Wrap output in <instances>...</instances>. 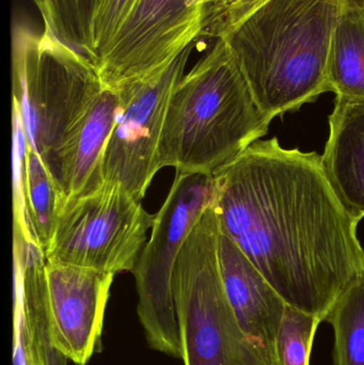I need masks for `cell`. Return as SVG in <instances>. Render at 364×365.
Segmentation results:
<instances>
[{"label": "cell", "instance_id": "6da1fadb", "mask_svg": "<svg viewBox=\"0 0 364 365\" xmlns=\"http://www.w3.org/2000/svg\"><path fill=\"white\" fill-rule=\"evenodd\" d=\"M220 232L288 306L325 322L364 277L358 221L331 188L321 155L258 140L213 173Z\"/></svg>", "mask_w": 364, "mask_h": 365}, {"label": "cell", "instance_id": "7a4b0ae2", "mask_svg": "<svg viewBox=\"0 0 364 365\" xmlns=\"http://www.w3.org/2000/svg\"><path fill=\"white\" fill-rule=\"evenodd\" d=\"M344 2L264 0L222 36L267 117L329 92V51Z\"/></svg>", "mask_w": 364, "mask_h": 365}, {"label": "cell", "instance_id": "3957f363", "mask_svg": "<svg viewBox=\"0 0 364 365\" xmlns=\"http://www.w3.org/2000/svg\"><path fill=\"white\" fill-rule=\"evenodd\" d=\"M273 119L254 100L224 38L184 75L171 96L158 170L213 175L269 133Z\"/></svg>", "mask_w": 364, "mask_h": 365}, {"label": "cell", "instance_id": "277c9868", "mask_svg": "<svg viewBox=\"0 0 364 365\" xmlns=\"http://www.w3.org/2000/svg\"><path fill=\"white\" fill-rule=\"evenodd\" d=\"M12 102L30 148L49 169L75 122L104 87L91 60L44 30L13 31Z\"/></svg>", "mask_w": 364, "mask_h": 365}, {"label": "cell", "instance_id": "5b68a950", "mask_svg": "<svg viewBox=\"0 0 364 365\" xmlns=\"http://www.w3.org/2000/svg\"><path fill=\"white\" fill-rule=\"evenodd\" d=\"M219 223L209 204L186 237L172 274L184 365H271L237 323L218 261Z\"/></svg>", "mask_w": 364, "mask_h": 365}, {"label": "cell", "instance_id": "8992f818", "mask_svg": "<svg viewBox=\"0 0 364 365\" xmlns=\"http://www.w3.org/2000/svg\"><path fill=\"white\" fill-rule=\"evenodd\" d=\"M213 175L177 173L149 240L132 269L137 313L152 349L182 359L181 334L172 291V274L186 237L213 201Z\"/></svg>", "mask_w": 364, "mask_h": 365}, {"label": "cell", "instance_id": "52a82bcc", "mask_svg": "<svg viewBox=\"0 0 364 365\" xmlns=\"http://www.w3.org/2000/svg\"><path fill=\"white\" fill-rule=\"evenodd\" d=\"M153 220L141 201L104 182L87 195L62 197L45 259L113 274L132 272Z\"/></svg>", "mask_w": 364, "mask_h": 365}, {"label": "cell", "instance_id": "ba28073f", "mask_svg": "<svg viewBox=\"0 0 364 365\" xmlns=\"http://www.w3.org/2000/svg\"><path fill=\"white\" fill-rule=\"evenodd\" d=\"M194 44L165 68L115 89L119 106L105 149L103 178L105 182L119 185L139 201L160 171L158 148L169 102L183 78Z\"/></svg>", "mask_w": 364, "mask_h": 365}, {"label": "cell", "instance_id": "9c48e42d", "mask_svg": "<svg viewBox=\"0 0 364 365\" xmlns=\"http://www.w3.org/2000/svg\"><path fill=\"white\" fill-rule=\"evenodd\" d=\"M207 0H137L96 63L110 89L168 66L202 36Z\"/></svg>", "mask_w": 364, "mask_h": 365}, {"label": "cell", "instance_id": "30bf717a", "mask_svg": "<svg viewBox=\"0 0 364 365\" xmlns=\"http://www.w3.org/2000/svg\"><path fill=\"white\" fill-rule=\"evenodd\" d=\"M45 277L51 342L70 361L85 365L100 349L115 274L46 261Z\"/></svg>", "mask_w": 364, "mask_h": 365}, {"label": "cell", "instance_id": "8fae6325", "mask_svg": "<svg viewBox=\"0 0 364 365\" xmlns=\"http://www.w3.org/2000/svg\"><path fill=\"white\" fill-rule=\"evenodd\" d=\"M218 261L227 298L239 327L271 365H278L277 336L286 302L243 251L222 232Z\"/></svg>", "mask_w": 364, "mask_h": 365}, {"label": "cell", "instance_id": "7c38bea8", "mask_svg": "<svg viewBox=\"0 0 364 365\" xmlns=\"http://www.w3.org/2000/svg\"><path fill=\"white\" fill-rule=\"evenodd\" d=\"M45 264L38 242L13 231L14 351L21 365H68L49 334Z\"/></svg>", "mask_w": 364, "mask_h": 365}, {"label": "cell", "instance_id": "4fadbf2b", "mask_svg": "<svg viewBox=\"0 0 364 365\" xmlns=\"http://www.w3.org/2000/svg\"><path fill=\"white\" fill-rule=\"evenodd\" d=\"M118 106V92L104 86L56 153L48 170L66 199L87 195L104 184L103 160Z\"/></svg>", "mask_w": 364, "mask_h": 365}, {"label": "cell", "instance_id": "5bb4252c", "mask_svg": "<svg viewBox=\"0 0 364 365\" xmlns=\"http://www.w3.org/2000/svg\"><path fill=\"white\" fill-rule=\"evenodd\" d=\"M323 170L346 212L364 218V100L336 96Z\"/></svg>", "mask_w": 364, "mask_h": 365}, {"label": "cell", "instance_id": "9a60e30c", "mask_svg": "<svg viewBox=\"0 0 364 365\" xmlns=\"http://www.w3.org/2000/svg\"><path fill=\"white\" fill-rule=\"evenodd\" d=\"M329 92L364 100V6L345 0L331 38Z\"/></svg>", "mask_w": 364, "mask_h": 365}, {"label": "cell", "instance_id": "2e32d148", "mask_svg": "<svg viewBox=\"0 0 364 365\" xmlns=\"http://www.w3.org/2000/svg\"><path fill=\"white\" fill-rule=\"evenodd\" d=\"M325 322L335 331V365H364V277L340 295Z\"/></svg>", "mask_w": 364, "mask_h": 365}, {"label": "cell", "instance_id": "e0dca14e", "mask_svg": "<svg viewBox=\"0 0 364 365\" xmlns=\"http://www.w3.org/2000/svg\"><path fill=\"white\" fill-rule=\"evenodd\" d=\"M62 195L42 158L28 147L25 163V201L36 242L46 250Z\"/></svg>", "mask_w": 364, "mask_h": 365}, {"label": "cell", "instance_id": "ac0fdd59", "mask_svg": "<svg viewBox=\"0 0 364 365\" xmlns=\"http://www.w3.org/2000/svg\"><path fill=\"white\" fill-rule=\"evenodd\" d=\"M323 319L286 306L277 336L278 365H310L314 336Z\"/></svg>", "mask_w": 364, "mask_h": 365}, {"label": "cell", "instance_id": "d6986e66", "mask_svg": "<svg viewBox=\"0 0 364 365\" xmlns=\"http://www.w3.org/2000/svg\"><path fill=\"white\" fill-rule=\"evenodd\" d=\"M137 0H98L92 21L95 66L136 6Z\"/></svg>", "mask_w": 364, "mask_h": 365}, {"label": "cell", "instance_id": "ffe728a7", "mask_svg": "<svg viewBox=\"0 0 364 365\" xmlns=\"http://www.w3.org/2000/svg\"><path fill=\"white\" fill-rule=\"evenodd\" d=\"M263 1L264 0H224L209 4L205 10L202 36L222 38Z\"/></svg>", "mask_w": 364, "mask_h": 365}]
</instances>
